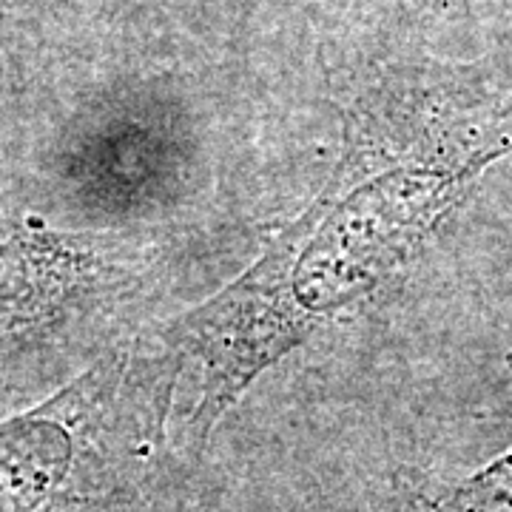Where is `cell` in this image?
I'll return each instance as SVG.
<instances>
[{
	"label": "cell",
	"mask_w": 512,
	"mask_h": 512,
	"mask_svg": "<svg viewBox=\"0 0 512 512\" xmlns=\"http://www.w3.org/2000/svg\"><path fill=\"white\" fill-rule=\"evenodd\" d=\"M100 0H0V26L40 23L43 18L60 15L66 9H83Z\"/></svg>",
	"instance_id": "obj_5"
},
{
	"label": "cell",
	"mask_w": 512,
	"mask_h": 512,
	"mask_svg": "<svg viewBox=\"0 0 512 512\" xmlns=\"http://www.w3.org/2000/svg\"><path fill=\"white\" fill-rule=\"evenodd\" d=\"M339 151L311 202L214 296L157 328L168 441L200 453L293 350L382 305L484 174L512 157V57L384 52L333 83Z\"/></svg>",
	"instance_id": "obj_1"
},
{
	"label": "cell",
	"mask_w": 512,
	"mask_h": 512,
	"mask_svg": "<svg viewBox=\"0 0 512 512\" xmlns=\"http://www.w3.org/2000/svg\"><path fill=\"white\" fill-rule=\"evenodd\" d=\"M384 512H512V444L467 476L407 481Z\"/></svg>",
	"instance_id": "obj_4"
},
{
	"label": "cell",
	"mask_w": 512,
	"mask_h": 512,
	"mask_svg": "<svg viewBox=\"0 0 512 512\" xmlns=\"http://www.w3.org/2000/svg\"><path fill=\"white\" fill-rule=\"evenodd\" d=\"M197 137L191 117L177 94H163L157 83L123 94L100 109L83 131L77 157L80 177L100 194L111 183L106 200L114 211H157V205L180 197L191 183Z\"/></svg>",
	"instance_id": "obj_2"
},
{
	"label": "cell",
	"mask_w": 512,
	"mask_h": 512,
	"mask_svg": "<svg viewBox=\"0 0 512 512\" xmlns=\"http://www.w3.org/2000/svg\"><path fill=\"white\" fill-rule=\"evenodd\" d=\"M444 3H476V0H444Z\"/></svg>",
	"instance_id": "obj_6"
},
{
	"label": "cell",
	"mask_w": 512,
	"mask_h": 512,
	"mask_svg": "<svg viewBox=\"0 0 512 512\" xmlns=\"http://www.w3.org/2000/svg\"><path fill=\"white\" fill-rule=\"evenodd\" d=\"M0 512H94L77 481V447L66 421L0 427Z\"/></svg>",
	"instance_id": "obj_3"
}]
</instances>
